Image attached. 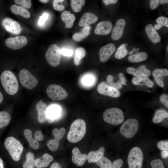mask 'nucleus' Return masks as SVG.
<instances>
[{"label":"nucleus","instance_id":"nucleus-1","mask_svg":"<svg viewBox=\"0 0 168 168\" xmlns=\"http://www.w3.org/2000/svg\"><path fill=\"white\" fill-rule=\"evenodd\" d=\"M86 131V124L81 119L75 120L71 124L67 134L69 142L76 143L80 141L84 137Z\"/></svg>","mask_w":168,"mask_h":168},{"label":"nucleus","instance_id":"nucleus-2","mask_svg":"<svg viewBox=\"0 0 168 168\" xmlns=\"http://www.w3.org/2000/svg\"><path fill=\"white\" fill-rule=\"evenodd\" d=\"M0 80L5 91L9 94L13 95L18 91L19 84L15 74L11 71L6 70L1 74Z\"/></svg>","mask_w":168,"mask_h":168},{"label":"nucleus","instance_id":"nucleus-3","mask_svg":"<svg viewBox=\"0 0 168 168\" xmlns=\"http://www.w3.org/2000/svg\"><path fill=\"white\" fill-rule=\"evenodd\" d=\"M4 146L13 160L18 161L20 158L23 147L20 142L12 137L7 138L4 142Z\"/></svg>","mask_w":168,"mask_h":168},{"label":"nucleus","instance_id":"nucleus-4","mask_svg":"<svg viewBox=\"0 0 168 168\" xmlns=\"http://www.w3.org/2000/svg\"><path fill=\"white\" fill-rule=\"evenodd\" d=\"M103 118L106 123L116 125L121 124L124 119L123 111L120 109L116 107L106 110L103 113Z\"/></svg>","mask_w":168,"mask_h":168},{"label":"nucleus","instance_id":"nucleus-5","mask_svg":"<svg viewBox=\"0 0 168 168\" xmlns=\"http://www.w3.org/2000/svg\"><path fill=\"white\" fill-rule=\"evenodd\" d=\"M143 155L138 147H133L130 151L127 158L129 168H142Z\"/></svg>","mask_w":168,"mask_h":168},{"label":"nucleus","instance_id":"nucleus-6","mask_svg":"<svg viewBox=\"0 0 168 168\" xmlns=\"http://www.w3.org/2000/svg\"><path fill=\"white\" fill-rule=\"evenodd\" d=\"M139 128L138 120L134 119H129L125 121L120 128L121 134L124 137L130 138L137 132Z\"/></svg>","mask_w":168,"mask_h":168},{"label":"nucleus","instance_id":"nucleus-7","mask_svg":"<svg viewBox=\"0 0 168 168\" xmlns=\"http://www.w3.org/2000/svg\"><path fill=\"white\" fill-rule=\"evenodd\" d=\"M61 53L59 47L55 44L49 46L45 55L46 59L52 66L56 67L60 63L61 61Z\"/></svg>","mask_w":168,"mask_h":168},{"label":"nucleus","instance_id":"nucleus-8","mask_svg":"<svg viewBox=\"0 0 168 168\" xmlns=\"http://www.w3.org/2000/svg\"><path fill=\"white\" fill-rule=\"evenodd\" d=\"M19 79L22 85L29 90L34 88L38 83L37 79L29 71L25 69L20 70Z\"/></svg>","mask_w":168,"mask_h":168},{"label":"nucleus","instance_id":"nucleus-9","mask_svg":"<svg viewBox=\"0 0 168 168\" xmlns=\"http://www.w3.org/2000/svg\"><path fill=\"white\" fill-rule=\"evenodd\" d=\"M48 96L53 100H60L67 98L68 93L62 87L56 84L49 86L46 89Z\"/></svg>","mask_w":168,"mask_h":168},{"label":"nucleus","instance_id":"nucleus-10","mask_svg":"<svg viewBox=\"0 0 168 168\" xmlns=\"http://www.w3.org/2000/svg\"><path fill=\"white\" fill-rule=\"evenodd\" d=\"M66 130L64 128H61L59 130L55 128L52 131V134L54 139L49 140L47 142V146L51 151H56L58 148L60 141L64 135Z\"/></svg>","mask_w":168,"mask_h":168},{"label":"nucleus","instance_id":"nucleus-11","mask_svg":"<svg viewBox=\"0 0 168 168\" xmlns=\"http://www.w3.org/2000/svg\"><path fill=\"white\" fill-rule=\"evenodd\" d=\"M27 42L26 38L24 36L9 38L5 42V45L13 50L21 49L26 44Z\"/></svg>","mask_w":168,"mask_h":168},{"label":"nucleus","instance_id":"nucleus-12","mask_svg":"<svg viewBox=\"0 0 168 168\" xmlns=\"http://www.w3.org/2000/svg\"><path fill=\"white\" fill-rule=\"evenodd\" d=\"M97 89L99 93L104 95L117 98L120 95V92L118 89L108 85L105 82L100 83Z\"/></svg>","mask_w":168,"mask_h":168},{"label":"nucleus","instance_id":"nucleus-13","mask_svg":"<svg viewBox=\"0 0 168 168\" xmlns=\"http://www.w3.org/2000/svg\"><path fill=\"white\" fill-rule=\"evenodd\" d=\"M2 25L4 28L8 32L15 35H18L21 31L19 23L10 18H4L2 21Z\"/></svg>","mask_w":168,"mask_h":168},{"label":"nucleus","instance_id":"nucleus-14","mask_svg":"<svg viewBox=\"0 0 168 168\" xmlns=\"http://www.w3.org/2000/svg\"><path fill=\"white\" fill-rule=\"evenodd\" d=\"M115 50V46L112 43L108 44L102 47L99 52L100 61L102 62L107 61Z\"/></svg>","mask_w":168,"mask_h":168},{"label":"nucleus","instance_id":"nucleus-15","mask_svg":"<svg viewBox=\"0 0 168 168\" xmlns=\"http://www.w3.org/2000/svg\"><path fill=\"white\" fill-rule=\"evenodd\" d=\"M116 26L113 28L111 34V38L114 40L119 39L122 36L126 22L122 18L118 19L116 22Z\"/></svg>","mask_w":168,"mask_h":168},{"label":"nucleus","instance_id":"nucleus-16","mask_svg":"<svg viewBox=\"0 0 168 168\" xmlns=\"http://www.w3.org/2000/svg\"><path fill=\"white\" fill-rule=\"evenodd\" d=\"M112 24L109 21H103L99 22L96 25L94 30L95 34L106 35L111 31Z\"/></svg>","mask_w":168,"mask_h":168},{"label":"nucleus","instance_id":"nucleus-17","mask_svg":"<svg viewBox=\"0 0 168 168\" xmlns=\"http://www.w3.org/2000/svg\"><path fill=\"white\" fill-rule=\"evenodd\" d=\"M47 106L46 103L41 100L36 104V108L38 113V120L40 123H44L47 120L46 112Z\"/></svg>","mask_w":168,"mask_h":168},{"label":"nucleus","instance_id":"nucleus-18","mask_svg":"<svg viewBox=\"0 0 168 168\" xmlns=\"http://www.w3.org/2000/svg\"><path fill=\"white\" fill-rule=\"evenodd\" d=\"M61 109L60 106L53 105L47 108L46 112L47 119L49 122L51 123L58 118L60 115Z\"/></svg>","mask_w":168,"mask_h":168},{"label":"nucleus","instance_id":"nucleus-19","mask_svg":"<svg viewBox=\"0 0 168 168\" xmlns=\"http://www.w3.org/2000/svg\"><path fill=\"white\" fill-rule=\"evenodd\" d=\"M127 72L130 74H133L135 77L149 76L151 74V71L147 69L144 65L139 67L138 68L132 67H129L127 69Z\"/></svg>","mask_w":168,"mask_h":168},{"label":"nucleus","instance_id":"nucleus-20","mask_svg":"<svg viewBox=\"0 0 168 168\" xmlns=\"http://www.w3.org/2000/svg\"><path fill=\"white\" fill-rule=\"evenodd\" d=\"M72 160L77 166H81L85 163L86 160L87 155L81 153L78 148L75 147L72 151Z\"/></svg>","mask_w":168,"mask_h":168},{"label":"nucleus","instance_id":"nucleus-21","mask_svg":"<svg viewBox=\"0 0 168 168\" xmlns=\"http://www.w3.org/2000/svg\"><path fill=\"white\" fill-rule=\"evenodd\" d=\"M98 20V17L95 14L90 12H86L81 16L78 25L80 26H89L95 23Z\"/></svg>","mask_w":168,"mask_h":168},{"label":"nucleus","instance_id":"nucleus-22","mask_svg":"<svg viewBox=\"0 0 168 168\" xmlns=\"http://www.w3.org/2000/svg\"><path fill=\"white\" fill-rule=\"evenodd\" d=\"M152 74L156 83L160 87H164L165 85L163 79L165 77L168 75V70L156 68L153 71Z\"/></svg>","mask_w":168,"mask_h":168},{"label":"nucleus","instance_id":"nucleus-23","mask_svg":"<svg viewBox=\"0 0 168 168\" xmlns=\"http://www.w3.org/2000/svg\"><path fill=\"white\" fill-rule=\"evenodd\" d=\"M105 149L101 147L97 151H90L87 155L86 160L89 163H96L104 155Z\"/></svg>","mask_w":168,"mask_h":168},{"label":"nucleus","instance_id":"nucleus-24","mask_svg":"<svg viewBox=\"0 0 168 168\" xmlns=\"http://www.w3.org/2000/svg\"><path fill=\"white\" fill-rule=\"evenodd\" d=\"M145 30L148 38L153 43L155 44L160 42L161 37L152 24L147 25Z\"/></svg>","mask_w":168,"mask_h":168},{"label":"nucleus","instance_id":"nucleus-25","mask_svg":"<svg viewBox=\"0 0 168 168\" xmlns=\"http://www.w3.org/2000/svg\"><path fill=\"white\" fill-rule=\"evenodd\" d=\"M54 159L52 156L48 153L44 154L42 157L35 160V166L37 168L47 167Z\"/></svg>","mask_w":168,"mask_h":168},{"label":"nucleus","instance_id":"nucleus-26","mask_svg":"<svg viewBox=\"0 0 168 168\" xmlns=\"http://www.w3.org/2000/svg\"><path fill=\"white\" fill-rule=\"evenodd\" d=\"M61 17L62 20L65 23V28H70L72 27L76 19L74 15L71 13L69 11L66 10L62 12Z\"/></svg>","mask_w":168,"mask_h":168},{"label":"nucleus","instance_id":"nucleus-27","mask_svg":"<svg viewBox=\"0 0 168 168\" xmlns=\"http://www.w3.org/2000/svg\"><path fill=\"white\" fill-rule=\"evenodd\" d=\"M132 82L135 85H145L151 88L154 86L153 82L147 77H134L132 80Z\"/></svg>","mask_w":168,"mask_h":168},{"label":"nucleus","instance_id":"nucleus-28","mask_svg":"<svg viewBox=\"0 0 168 168\" xmlns=\"http://www.w3.org/2000/svg\"><path fill=\"white\" fill-rule=\"evenodd\" d=\"M11 10L14 14L20 15L26 18H28L30 16L29 12L21 6L13 4L11 7Z\"/></svg>","mask_w":168,"mask_h":168},{"label":"nucleus","instance_id":"nucleus-29","mask_svg":"<svg viewBox=\"0 0 168 168\" xmlns=\"http://www.w3.org/2000/svg\"><path fill=\"white\" fill-rule=\"evenodd\" d=\"M24 136L28 141L29 146L33 149H36L39 146V144L37 140L32 138V133L29 129H25L23 132Z\"/></svg>","mask_w":168,"mask_h":168},{"label":"nucleus","instance_id":"nucleus-30","mask_svg":"<svg viewBox=\"0 0 168 168\" xmlns=\"http://www.w3.org/2000/svg\"><path fill=\"white\" fill-rule=\"evenodd\" d=\"M91 28V26H84L81 31L73 34L72 39L77 41L82 40L90 34Z\"/></svg>","mask_w":168,"mask_h":168},{"label":"nucleus","instance_id":"nucleus-31","mask_svg":"<svg viewBox=\"0 0 168 168\" xmlns=\"http://www.w3.org/2000/svg\"><path fill=\"white\" fill-rule=\"evenodd\" d=\"M147 56V54L145 52H138L129 56L128 59L130 62L137 63L146 60Z\"/></svg>","mask_w":168,"mask_h":168},{"label":"nucleus","instance_id":"nucleus-32","mask_svg":"<svg viewBox=\"0 0 168 168\" xmlns=\"http://www.w3.org/2000/svg\"><path fill=\"white\" fill-rule=\"evenodd\" d=\"M168 118L167 112L162 110H158L155 113L152 121L155 123H158L162 122L165 118Z\"/></svg>","mask_w":168,"mask_h":168},{"label":"nucleus","instance_id":"nucleus-33","mask_svg":"<svg viewBox=\"0 0 168 168\" xmlns=\"http://www.w3.org/2000/svg\"><path fill=\"white\" fill-rule=\"evenodd\" d=\"M11 120L10 114L5 111H0V129L7 126Z\"/></svg>","mask_w":168,"mask_h":168},{"label":"nucleus","instance_id":"nucleus-34","mask_svg":"<svg viewBox=\"0 0 168 168\" xmlns=\"http://www.w3.org/2000/svg\"><path fill=\"white\" fill-rule=\"evenodd\" d=\"M26 161L23 165V168H34L35 160L34 154L31 152H28L26 155Z\"/></svg>","mask_w":168,"mask_h":168},{"label":"nucleus","instance_id":"nucleus-35","mask_svg":"<svg viewBox=\"0 0 168 168\" xmlns=\"http://www.w3.org/2000/svg\"><path fill=\"white\" fill-rule=\"evenodd\" d=\"M85 49L82 47L77 48L75 52L74 62L75 65H79L81 59L83 58L86 54Z\"/></svg>","mask_w":168,"mask_h":168},{"label":"nucleus","instance_id":"nucleus-36","mask_svg":"<svg viewBox=\"0 0 168 168\" xmlns=\"http://www.w3.org/2000/svg\"><path fill=\"white\" fill-rule=\"evenodd\" d=\"M127 45V44H123L118 49L115 55L117 59H121L127 55L128 51L126 47Z\"/></svg>","mask_w":168,"mask_h":168},{"label":"nucleus","instance_id":"nucleus-37","mask_svg":"<svg viewBox=\"0 0 168 168\" xmlns=\"http://www.w3.org/2000/svg\"><path fill=\"white\" fill-rule=\"evenodd\" d=\"M70 2L71 8L73 11L77 12L81 10L82 7L85 5V0H71Z\"/></svg>","mask_w":168,"mask_h":168},{"label":"nucleus","instance_id":"nucleus-38","mask_svg":"<svg viewBox=\"0 0 168 168\" xmlns=\"http://www.w3.org/2000/svg\"><path fill=\"white\" fill-rule=\"evenodd\" d=\"M95 79L94 76L91 74H87L82 77L81 82L84 86H91L94 84Z\"/></svg>","mask_w":168,"mask_h":168},{"label":"nucleus","instance_id":"nucleus-39","mask_svg":"<svg viewBox=\"0 0 168 168\" xmlns=\"http://www.w3.org/2000/svg\"><path fill=\"white\" fill-rule=\"evenodd\" d=\"M100 168H111L112 162L107 158L103 157L96 162Z\"/></svg>","mask_w":168,"mask_h":168},{"label":"nucleus","instance_id":"nucleus-40","mask_svg":"<svg viewBox=\"0 0 168 168\" xmlns=\"http://www.w3.org/2000/svg\"><path fill=\"white\" fill-rule=\"evenodd\" d=\"M114 79L113 76L111 75H108L106 78L107 82L110 86L118 89L121 88L122 87V85L119 81L117 82H114L113 81Z\"/></svg>","mask_w":168,"mask_h":168},{"label":"nucleus","instance_id":"nucleus-41","mask_svg":"<svg viewBox=\"0 0 168 168\" xmlns=\"http://www.w3.org/2000/svg\"><path fill=\"white\" fill-rule=\"evenodd\" d=\"M151 168H165L162 161L159 159L153 160L151 162Z\"/></svg>","mask_w":168,"mask_h":168},{"label":"nucleus","instance_id":"nucleus-42","mask_svg":"<svg viewBox=\"0 0 168 168\" xmlns=\"http://www.w3.org/2000/svg\"><path fill=\"white\" fill-rule=\"evenodd\" d=\"M63 0H55L53 2V7L54 9L58 11H61L65 9L64 7L61 4Z\"/></svg>","mask_w":168,"mask_h":168},{"label":"nucleus","instance_id":"nucleus-43","mask_svg":"<svg viewBox=\"0 0 168 168\" xmlns=\"http://www.w3.org/2000/svg\"><path fill=\"white\" fill-rule=\"evenodd\" d=\"M15 2L22 6L25 8L29 9L31 6V2L30 0H15Z\"/></svg>","mask_w":168,"mask_h":168},{"label":"nucleus","instance_id":"nucleus-44","mask_svg":"<svg viewBox=\"0 0 168 168\" xmlns=\"http://www.w3.org/2000/svg\"><path fill=\"white\" fill-rule=\"evenodd\" d=\"M156 22L162 27L165 26L168 27V18L166 17H159L156 19Z\"/></svg>","mask_w":168,"mask_h":168},{"label":"nucleus","instance_id":"nucleus-45","mask_svg":"<svg viewBox=\"0 0 168 168\" xmlns=\"http://www.w3.org/2000/svg\"><path fill=\"white\" fill-rule=\"evenodd\" d=\"M157 146L158 148L162 151L168 150V141H160L157 143Z\"/></svg>","mask_w":168,"mask_h":168},{"label":"nucleus","instance_id":"nucleus-46","mask_svg":"<svg viewBox=\"0 0 168 168\" xmlns=\"http://www.w3.org/2000/svg\"><path fill=\"white\" fill-rule=\"evenodd\" d=\"M60 51L61 54L65 56L71 57L73 54V51L72 49L65 48H62L60 49Z\"/></svg>","mask_w":168,"mask_h":168},{"label":"nucleus","instance_id":"nucleus-47","mask_svg":"<svg viewBox=\"0 0 168 168\" xmlns=\"http://www.w3.org/2000/svg\"><path fill=\"white\" fill-rule=\"evenodd\" d=\"M161 102L166 107L168 108V95L166 93H164L161 95L159 98Z\"/></svg>","mask_w":168,"mask_h":168},{"label":"nucleus","instance_id":"nucleus-48","mask_svg":"<svg viewBox=\"0 0 168 168\" xmlns=\"http://www.w3.org/2000/svg\"><path fill=\"white\" fill-rule=\"evenodd\" d=\"M123 164V161L121 159H118L113 162L111 168H121Z\"/></svg>","mask_w":168,"mask_h":168},{"label":"nucleus","instance_id":"nucleus-49","mask_svg":"<svg viewBox=\"0 0 168 168\" xmlns=\"http://www.w3.org/2000/svg\"><path fill=\"white\" fill-rule=\"evenodd\" d=\"M49 14L47 13H44L43 15L40 17L38 20V24L39 26L43 25L49 17Z\"/></svg>","mask_w":168,"mask_h":168},{"label":"nucleus","instance_id":"nucleus-50","mask_svg":"<svg viewBox=\"0 0 168 168\" xmlns=\"http://www.w3.org/2000/svg\"><path fill=\"white\" fill-rule=\"evenodd\" d=\"M34 137L35 138L37 141H41L44 138V135L43 133L40 130L36 131Z\"/></svg>","mask_w":168,"mask_h":168},{"label":"nucleus","instance_id":"nucleus-51","mask_svg":"<svg viewBox=\"0 0 168 168\" xmlns=\"http://www.w3.org/2000/svg\"><path fill=\"white\" fill-rule=\"evenodd\" d=\"M160 2L159 0H151L150 1V6L152 9H154L158 6Z\"/></svg>","mask_w":168,"mask_h":168},{"label":"nucleus","instance_id":"nucleus-52","mask_svg":"<svg viewBox=\"0 0 168 168\" xmlns=\"http://www.w3.org/2000/svg\"><path fill=\"white\" fill-rule=\"evenodd\" d=\"M119 80L118 81L122 85H125L127 82V80L122 73L119 74Z\"/></svg>","mask_w":168,"mask_h":168},{"label":"nucleus","instance_id":"nucleus-53","mask_svg":"<svg viewBox=\"0 0 168 168\" xmlns=\"http://www.w3.org/2000/svg\"><path fill=\"white\" fill-rule=\"evenodd\" d=\"M102 1L105 5H107L110 4H115L118 1L117 0H103Z\"/></svg>","mask_w":168,"mask_h":168},{"label":"nucleus","instance_id":"nucleus-54","mask_svg":"<svg viewBox=\"0 0 168 168\" xmlns=\"http://www.w3.org/2000/svg\"><path fill=\"white\" fill-rule=\"evenodd\" d=\"M161 157L163 159H166L168 156V151H162L161 152Z\"/></svg>","mask_w":168,"mask_h":168},{"label":"nucleus","instance_id":"nucleus-55","mask_svg":"<svg viewBox=\"0 0 168 168\" xmlns=\"http://www.w3.org/2000/svg\"><path fill=\"white\" fill-rule=\"evenodd\" d=\"M50 168H62V167L58 163L55 162L52 165Z\"/></svg>","mask_w":168,"mask_h":168},{"label":"nucleus","instance_id":"nucleus-56","mask_svg":"<svg viewBox=\"0 0 168 168\" xmlns=\"http://www.w3.org/2000/svg\"><path fill=\"white\" fill-rule=\"evenodd\" d=\"M139 48H138L136 49L135 48H133V49L129 52V54H133L134 52L138 51L139 50Z\"/></svg>","mask_w":168,"mask_h":168},{"label":"nucleus","instance_id":"nucleus-57","mask_svg":"<svg viewBox=\"0 0 168 168\" xmlns=\"http://www.w3.org/2000/svg\"><path fill=\"white\" fill-rule=\"evenodd\" d=\"M3 96L0 91V104H1L2 101L3 100Z\"/></svg>","mask_w":168,"mask_h":168},{"label":"nucleus","instance_id":"nucleus-58","mask_svg":"<svg viewBox=\"0 0 168 168\" xmlns=\"http://www.w3.org/2000/svg\"><path fill=\"white\" fill-rule=\"evenodd\" d=\"M0 168H4L3 162L2 159L0 158Z\"/></svg>","mask_w":168,"mask_h":168},{"label":"nucleus","instance_id":"nucleus-59","mask_svg":"<svg viewBox=\"0 0 168 168\" xmlns=\"http://www.w3.org/2000/svg\"><path fill=\"white\" fill-rule=\"evenodd\" d=\"M160 2L161 4H163L165 3H168V0H160Z\"/></svg>","mask_w":168,"mask_h":168},{"label":"nucleus","instance_id":"nucleus-60","mask_svg":"<svg viewBox=\"0 0 168 168\" xmlns=\"http://www.w3.org/2000/svg\"><path fill=\"white\" fill-rule=\"evenodd\" d=\"M40 2H42L43 3H46L49 1V0H39Z\"/></svg>","mask_w":168,"mask_h":168},{"label":"nucleus","instance_id":"nucleus-61","mask_svg":"<svg viewBox=\"0 0 168 168\" xmlns=\"http://www.w3.org/2000/svg\"><path fill=\"white\" fill-rule=\"evenodd\" d=\"M168 47L167 46V50H168Z\"/></svg>","mask_w":168,"mask_h":168}]
</instances>
